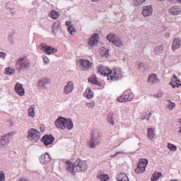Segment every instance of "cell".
Instances as JSON below:
<instances>
[{
    "instance_id": "1",
    "label": "cell",
    "mask_w": 181,
    "mask_h": 181,
    "mask_svg": "<svg viewBox=\"0 0 181 181\" xmlns=\"http://www.w3.org/2000/svg\"><path fill=\"white\" fill-rule=\"evenodd\" d=\"M55 125L57 128L64 130L68 128L71 130L73 127V124L70 119H66L63 117H59L55 122Z\"/></svg>"
},
{
    "instance_id": "2",
    "label": "cell",
    "mask_w": 181,
    "mask_h": 181,
    "mask_svg": "<svg viewBox=\"0 0 181 181\" xmlns=\"http://www.w3.org/2000/svg\"><path fill=\"white\" fill-rule=\"evenodd\" d=\"M100 140V135L99 132L93 131L91 136V140L88 142V146L91 148H94L99 144Z\"/></svg>"
},
{
    "instance_id": "3",
    "label": "cell",
    "mask_w": 181,
    "mask_h": 181,
    "mask_svg": "<svg viewBox=\"0 0 181 181\" xmlns=\"http://www.w3.org/2000/svg\"><path fill=\"white\" fill-rule=\"evenodd\" d=\"M75 172H84L87 169V164L84 160L78 159L74 164Z\"/></svg>"
},
{
    "instance_id": "4",
    "label": "cell",
    "mask_w": 181,
    "mask_h": 181,
    "mask_svg": "<svg viewBox=\"0 0 181 181\" xmlns=\"http://www.w3.org/2000/svg\"><path fill=\"white\" fill-rule=\"evenodd\" d=\"M123 76L121 70L117 68H114L111 71L110 75L108 77L109 80H117L122 78Z\"/></svg>"
},
{
    "instance_id": "5",
    "label": "cell",
    "mask_w": 181,
    "mask_h": 181,
    "mask_svg": "<svg viewBox=\"0 0 181 181\" xmlns=\"http://www.w3.org/2000/svg\"><path fill=\"white\" fill-rule=\"evenodd\" d=\"M29 65L30 63L27 58L26 57H23L17 61L16 66L18 70H23L28 68Z\"/></svg>"
},
{
    "instance_id": "6",
    "label": "cell",
    "mask_w": 181,
    "mask_h": 181,
    "mask_svg": "<svg viewBox=\"0 0 181 181\" xmlns=\"http://www.w3.org/2000/svg\"><path fill=\"white\" fill-rule=\"evenodd\" d=\"M107 39L112 43L113 44H114L117 47H121L122 45V41L120 38L114 34L111 33L107 36Z\"/></svg>"
},
{
    "instance_id": "7",
    "label": "cell",
    "mask_w": 181,
    "mask_h": 181,
    "mask_svg": "<svg viewBox=\"0 0 181 181\" xmlns=\"http://www.w3.org/2000/svg\"><path fill=\"white\" fill-rule=\"evenodd\" d=\"M148 164V160L146 159H140L137 162V166L135 169V172L137 174H141L144 172L146 167Z\"/></svg>"
},
{
    "instance_id": "8",
    "label": "cell",
    "mask_w": 181,
    "mask_h": 181,
    "mask_svg": "<svg viewBox=\"0 0 181 181\" xmlns=\"http://www.w3.org/2000/svg\"><path fill=\"white\" fill-rule=\"evenodd\" d=\"M40 135V133L36 129L31 128L28 131L27 137L30 140L34 142H36L39 139Z\"/></svg>"
},
{
    "instance_id": "9",
    "label": "cell",
    "mask_w": 181,
    "mask_h": 181,
    "mask_svg": "<svg viewBox=\"0 0 181 181\" xmlns=\"http://www.w3.org/2000/svg\"><path fill=\"white\" fill-rule=\"evenodd\" d=\"M39 48L41 50H43L44 53L50 55L57 52V49L55 48L50 46L49 45H47L45 44H41L39 45Z\"/></svg>"
},
{
    "instance_id": "10",
    "label": "cell",
    "mask_w": 181,
    "mask_h": 181,
    "mask_svg": "<svg viewBox=\"0 0 181 181\" xmlns=\"http://www.w3.org/2000/svg\"><path fill=\"white\" fill-rule=\"evenodd\" d=\"M134 94L132 93H129L128 94L123 95L119 97L117 100L120 103H124L131 101L134 98Z\"/></svg>"
},
{
    "instance_id": "11",
    "label": "cell",
    "mask_w": 181,
    "mask_h": 181,
    "mask_svg": "<svg viewBox=\"0 0 181 181\" xmlns=\"http://www.w3.org/2000/svg\"><path fill=\"white\" fill-rule=\"evenodd\" d=\"M97 72L100 75L103 76H107V75L108 76L111 72V70L106 66L100 65L97 66Z\"/></svg>"
},
{
    "instance_id": "12",
    "label": "cell",
    "mask_w": 181,
    "mask_h": 181,
    "mask_svg": "<svg viewBox=\"0 0 181 181\" xmlns=\"http://www.w3.org/2000/svg\"><path fill=\"white\" fill-rule=\"evenodd\" d=\"M99 34H94L93 35H92V36L91 37L88 42V45L91 46V47H93L95 46L96 45H97V44L99 42Z\"/></svg>"
},
{
    "instance_id": "13",
    "label": "cell",
    "mask_w": 181,
    "mask_h": 181,
    "mask_svg": "<svg viewBox=\"0 0 181 181\" xmlns=\"http://www.w3.org/2000/svg\"><path fill=\"white\" fill-rule=\"evenodd\" d=\"M78 62L81 69L84 70H87L92 66V63L87 59H80Z\"/></svg>"
},
{
    "instance_id": "14",
    "label": "cell",
    "mask_w": 181,
    "mask_h": 181,
    "mask_svg": "<svg viewBox=\"0 0 181 181\" xmlns=\"http://www.w3.org/2000/svg\"><path fill=\"white\" fill-rule=\"evenodd\" d=\"M41 141L44 143L45 146H48L50 144H52L54 141V137L51 134L49 135H45L43 137H42Z\"/></svg>"
},
{
    "instance_id": "15",
    "label": "cell",
    "mask_w": 181,
    "mask_h": 181,
    "mask_svg": "<svg viewBox=\"0 0 181 181\" xmlns=\"http://www.w3.org/2000/svg\"><path fill=\"white\" fill-rule=\"evenodd\" d=\"M153 13V7L151 6H144L142 11V15L144 17L151 16Z\"/></svg>"
},
{
    "instance_id": "16",
    "label": "cell",
    "mask_w": 181,
    "mask_h": 181,
    "mask_svg": "<svg viewBox=\"0 0 181 181\" xmlns=\"http://www.w3.org/2000/svg\"><path fill=\"white\" fill-rule=\"evenodd\" d=\"M169 84L172 87L175 88L180 87L181 86V81L178 79L177 77L175 75H173L171 79V81L170 82Z\"/></svg>"
},
{
    "instance_id": "17",
    "label": "cell",
    "mask_w": 181,
    "mask_h": 181,
    "mask_svg": "<svg viewBox=\"0 0 181 181\" xmlns=\"http://www.w3.org/2000/svg\"><path fill=\"white\" fill-rule=\"evenodd\" d=\"M15 91L17 94L22 96L25 95V90L22 87V85L20 83H17L15 87Z\"/></svg>"
},
{
    "instance_id": "18",
    "label": "cell",
    "mask_w": 181,
    "mask_h": 181,
    "mask_svg": "<svg viewBox=\"0 0 181 181\" xmlns=\"http://www.w3.org/2000/svg\"><path fill=\"white\" fill-rule=\"evenodd\" d=\"M50 157L47 153H44L39 157V161L42 164H47L50 162Z\"/></svg>"
},
{
    "instance_id": "19",
    "label": "cell",
    "mask_w": 181,
    "mask_h": 181,
    "mask_svg": "<svg viewBox=\"0 0 181 181\" xmlns=\"http://www.w3.org/2000/svg\"><path fill=\"white\" fill-rule=\"evenodd\" d=\"M73 84L72 82L69 81L67 84L66 85V87H64V93L66 94H69L71 93L72 92L73 89Z\"/></svg>"
},
{
    "instance_id": "20",
    "label": "cell",
    "mask_w": 181,
    "mask_h": 181,
    "mask_svg": "<svg viewBox=\"0 0 181 181\" xmlns=\"http://www.w3.org/2000/svg\"><path fill=\"white\" fill-rule=\"evenodd\" d=\"M12 133H10L6 134L5 135H3V137H2V139H1V144H2V146L8 144L11 137H12Z\"/></svg>"
},
{
    "instance_id": "21",
    "label": "cell",
    "mask_w": 181,
    "mask_h": 181,
    "mask_svg": "<svg viewBox=\"0 0 181 181\" xmlns=\"http://www.w3.org/2000/svg\"><path fill=\"white\" fill-rule=\"evenodd\" d=\"M181 41L180 38H175L172 44V50L173 51L178 49L181 46Z\"/></svg>"
},
{
    "instance_id": "22",
    "label": "cell",
    "mask_w": 181,
    "mask_h": 181,
    "mask_svg": "<svg viewBox=\"0 0 181 181\" xmlns=\"http://www.w3.org/2000/svg\"><path fill=\"white\" fill-rule=\"evenodd\" d=\"M169 12L172 15H178L181 12V9L178 6H172L169 10Z\"/></svg>"
},
{
    "instance_id": "23",
    "label": "cell",
    "mask_w": 181,
    "mask_h": 181,
    "mask_svg": "<svg viewBox=\"0 0 181 181\" xmlns=\"http://www.w3.org/2000/svg\"><path fill=\"white\" fill-rule=\"evenodd\" d=\"M66 26L67 27V29H68V31L70 33V34L73 35L75 32V29L71 23V22H70V21H66Z\"/></svg>"
},
{
    "instance_id": "24",
    "label": "cell",
    "mask_w": 181,
    "mask_h": 181,
    "mask_svg": "<svg viewBox=\"0 0 181 181\" xmlns=\"http://www.w3.org/2000/svg\"><path fill=\"white\" fill-rule=\"evenodd\" d=\"M88 81L92 84H96L98 86H101L99 82L98 81L96 76L95 75H92L89 78H88Z\"/></svg>"
},
{
    "instance_id": "25",
    "label": "cell",
    "mask_w": 181,
    "mask_h": 181,
    "mask_svg": "<svg viewBox=\"0 0 181 181\" xmlns=\"http://www.w3.org/2000/svg\"><path fill=\"white\" fill-rule=\"evenodd\" d=\"M117 181H129L127 175L124 173H119L116 176Z\"/></svg>"
},
{
    "instance_id": "26",
    "label": "cell",
    "mask_w": 181,
    "mask_h": 181,
    "mask_svg": "<svg viewBox=\"0 0 181 181\" xmlns=\"http://www.w3.org/2000/svg\"><path fill=\"white\" fill-rule=\"evenodd\" d=\"M66 168L67 171H68L69 172L71 173L72 174L75 172L74 165L70 161H67L66 162Z\"/></svg>"
},
{
    "instance_id": "27",
    "label": "cell",
    "mask_w": 181,
    "mask_h": 181,
    "mask_svg": "<svg viewBox=\"0 0 181 181\" xmlns=\"http://www.w3.org/2000/svg\"><path fill=\"white\" fill-rule=\"evenodd\" d=\"M158 81V79L157 78V76H156L155 74H151L150 75H149V77H148V82L149 83H151V84H155Z\"/></svg>"
},
{
    "instance_id": "28",
    "label": "cell",
    "mask_w": 181,
    "mask_h": 181,
    "mask_svg": "<svg viewBox=\"0 0 181 181\" xmlns=\"http://www.w3.org/2000/svg\"><path fill=\"white\" fill-rule=\"evenodd\" d=\"M97 178L99 179L101 181H107L109 180L108 175L104 174V173H99L97 175Z\"/></svg>"
},
{
    "instance_id": "29",
    "label": "cell",
    "mask_w": 181,
    "mask_h": 181,
    "mask_svg": "<svg viewBox=\"0 0 181 181\" xmlns=\"http://www.w3.org/2000/svg\"><path fill=\"white\" fill-rule=\"evenodd\" d=\"M108 52L109 50L108 49H107L105 47H102L99 50V53H100L101 56L103 57H106L108 55Z\"/></svg>"
},
{
    "instance_id": "30",
    "label": "cell",
    "mask_w": 181,
    "mask_h": 181,
    "mask_svg": "<svg viewBox=\"0 0 181 181\" xmlns=\"http://www.w3.org/2000/svg\"><path fill=\"white\" fill-rule=\"evenodd\" d=\"M59 13L54 10H52L49 13V16L53 19H57L59 17Z\"/></svg>"
},
{
    "instance_id": "31",
    "label": "cell",
    "mask_w": 181,
    "mask_h": 181,
    "mask_svg": "<svg viewBox=\"0 0 181 181\" xmlns=\"http://www.w3.org/2000/svg\"><path fill=\"white\" fill-rule=\"evenodd\" d=\"M162 175V174L161 173L158 172H155L153 174V175L152 176L151 178V181H156L158 180L161 176Z\"/></svg>"
},
{
    "instance_id": "32",
    "label": "cell",
    "mask_w": 181,
    "mask_h": 181,
    "mask_svg": "<svg viewBox=\"0 0 181 181\" xmlns=\"http://www.w3.org/2000/svg\"><path fill=\"white\" fill-rule=\"evenodd\" d=\"M84 97H86L88 99H90L93 97L94 94L93 93L92 91H91V89L88 88L84 93Z\"/></svg>"
},
{
    "instance_id": "33",
    "label": "cell",
    "mask_w": 181,
    "mask_h": 181,
    "mask_svg": "<svg viewBox=\"0 0 181 181\" xmlns=\"http://www.w3.org/2000/svg\"><path fill=\"white\" fill-rule=\"evenodd\" d=\"M147 137H148V138L150 139V140H152L153 139L154 137H155V133H154V131H153V128H149L148 129V134H147Z\"/></svg>"
},
{
    "instance_id": "34",
    "label": "cell",
    "mask_w": 181,
    "mask_h": 181,
    "mask_svg": "<svg viewBox=\"0 0 181 181\" xmlns=\"http://www.w3.org/2000/svg\"><path fill=\"white\" fill-rule=\"evenodd\" d=\"M15 72V69L11 68H6L4 70V73L7 75H12Z\"/></svg>"
},
{
    "instance_id": "35",
    "label": "cell",
    "mask_w": 181,
    "mask_h": 181,
    "mask_svg": "<svg viewBox=\"0 0 181 181\" xmlns=\"http://www.w3.org/2000/svg\"><path fill=\"white\" fill-rule=\"evenodd\" d=\"M34 105H32V106L29 108L28 111V114L31 117H34L35 116V111H34Z\"/></svg>"
},
{
    "instance_id": "36",
    "label": "cell",
    "mask_w": 181,
    "mask_h": 181,
    "mask_svg": "<svg viewBox=\"0 0 181 181\" xmlns=\"http://www.w3.org/2000/svg\"><path fill=\"white\" fill-rule=\"evenodd\" d=\"M162 50H163V47H162V45L158 46L155 48V53H156L157 54H158L162 53Z\"/></svg>"
},
{
    "instance_id": "37",
    "label": "cell",
    "mask_w": 181,
    "mask_h": 181,
    "mask_svg": "<svg viewBox=\"0 0 181 181\" xmlns=\"http://www.w3.org/2000/svg\"><path fill=\"white\" fill-rule=\"evenodd\" d=\"M167 147H168V148H169V150H171V151H175L177 149L176 147L174 145L172 144H167Z\"/></svg>"
},
{
    "instance_id": "38",
    "label": "cell",
    "mask_w": 181,
    "mask_h": 181,
    "mask_svg": "<svg viewBox=\"0 0 181 181\" xmlns=\"http://www.w3.org/2000/svg\"><path fill=\"white\" fill-rule=\"evenodd\" d=\"M107 120L108 121V122L111 123L112 124H114V121H113V115L112 113H109V114L107 116Z\"/></svg>"
},
{
    "instance_id": "39",
    "label": "cell",
    "mask_w": 181,
    "mask_h": 181,
    "mask_svg": "<svg viewBox=\"0 0 181 181\" xmlns=\"http://www.w3.org/2000/svg\"><path fill=\"white\" fill-rule=\"evenodd\" d=\"M175 104L172 102L171 101L169 100V104L167 105V108H168L169 110H172V109H173V108L175 107Z\"/></svg>"
},
{
    "instance_id": "40",
    "label": "cell",
    "mask_w": 181,
    "mask_h": 181,
    "mask_svg": "<svg viewBox=\"0 0 181 181\" xmlns=\"http://www.w3.org/2000/svg\"><path fill=\"white\" fill-rule=\"evenodd\" d=\"M145 2V1H141V0H137V1H134L133 3L135 6H138V5H140L141 4L144 3Z\"/></svg>"
},
{
    "instance_id": "41",
    "label": "cell",
    "mask_w": 181,
    "mask_h": 181,
    "mask_svg": "<svg viewBox=\"0 0 181 181\" xmlns=\"http://www.w3.org/2000/svg\"><path fill=\"white\" fill-rule=\"evenodd\" d=\"M43 61H44V64H48L50 63V60L48 59L47 58V57L46 56H43Z\"/></svg>"
},
{
    "instance_id": "42",
    "label": "cell",
    "mask_w": 181,
    "mask_h": 181,
    "mask_svg": "<svg viewBox=\"0 0 181 181\" xmlns=\"http://www.w3.org/2000/svg\"><path fill=\"white\" fill-rule=\"evenodd\" d=\"M4 179H5V175L3 173V172L2 171H1V181H4Z\"/></svg>"
},
{
    "instance_id": "43",
    "label": "cell",
    "mask_w": 181,
    "mask_h": 181,
    "mask_svg": "<svg viewBox=\"0 0 181 181\" xmlns=\"http://www.w3.org/2000/svg\"><path fill=\"white\" fill-rule=\"evenodd\" d=\"M6 53H3V52H1V54H0V56H1V59H4L5 57H6Z\"/></svg>"
},
{
    "instance_id": "44",
    "label": "cell",
    "mask_w": 181,
    "mask_h": 181,
    "mask_svg": "<svg viewBox=\"0 0 181 181\" xmlns=\"http://www.w3.org/2000/svg\"><path fill=\"white\" fill-rule=\"evenodd\" d=\"M87 105L88 107H93L94 106V102H91V103L87 104Z\"/></svg>"
},
{
    "instance_id": "45",
    "label": "cell",
    "mask_w": 181,
    "mask_h": 181,
    "mask_svg": "<svg viewBox=\"0 0 181 181\" xmlns=\"http://www.w3.org/2000/svg\"><path fill=\"white\" fill-rule=\"evenodd\" d=\"M19 181H28L27 179H26V178H21V179H20Z\"/></svg>"
},
{
    "instance_id": "46",
    "label": "cell",
    "mask_w": 181,
    "mask_h": 181,
    "mask_svg": "<svg viewBox=\"0 0 181 181\" xmlns=\"http://www.w3.org/2000/svg\"><path fill=\"white\" fill-rule=\"evenodd\" d=\"M178 181V180H172V181Z\"/></svg>"
},
{
    "instance_id": "47",
    "label": "cell",
    "mask_w": 181,
    "mask_h": 181,
    "mask_svg": "<svg viewBox=\"0 0 181 181\" xmlns=\"http://www.w3.org/2000/svg\"><path fill=\"white\" fill-rule=\"evenodd\" d=\"M180 132H181V128H180Z\"/></svg>"
},
{
    "instance_id": "48",
    "label": "cell",
    "mask_w": 181,
    "mask_h": 181,
    "mask_svg": "<svg viewBox=\"0 0 181 181\" xmlns=\"http://www.w3.org/2000/svg\"><path fill=\"white\" fill-rule=\"evenodd\" d=\"M179 1L180 3H181V1Z\"/></svg>"
}]
</instances>
